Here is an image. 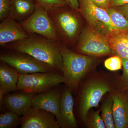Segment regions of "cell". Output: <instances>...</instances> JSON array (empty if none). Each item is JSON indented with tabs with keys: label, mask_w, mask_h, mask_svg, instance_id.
<instances>
[{
	"label": "cell",
	"mask_w": 128,
	"mask_h": 128,
	"mask_svg": "<svg viewBox=\"0 0 128 128\" xmlns=\"http://www.w3.org/2000/svg\"><path fill=\"white\" fill-rule=\"evenodd\" d=\"M2 47L31 56L63 75L62 58L59 42L42 36H33L30 34L26 39L8 44Z\"/></svg>",
	"instance_id": "obj_1"
},
{
	"label": "cell",
	"mask_w": 128,
	"mask_h": 128,
	"mask_svg": "<svg viewBox=\"0 0 128 128\" xmlns=\"http://www.w3.org/2000/svg\"><path fill=\"white\" fill-rule=\"evenodd\" d=\"M118 89L116 82L108 77L97 76L89 79L82 85L78 98V112L81 121L85 124L91 108L98 106L104 96Z\"/></svg>",
	"instance_id": "obj_2"
},
{
	"label": "cell",
	"mask_w": 128,
	"mask_h": 128,
	"mask_svg": "<svg viewBox=\"0 0 128 128\" xmlns=\"http://www.w3.org/2000/svg\"><path fill=\"white\" fill-rule=\"evenodd\" d=\"M64 83L70 90H75L86 76L95 67L96 60L92 56L75 52L60 46Z\"/></svg>",
	"instance_id": "obj_3"
},
{
	"label": "cell",
	"mask_w": 128,
	"mask_h": 128,
	"mask_svg": "<svg viewBox=\"0 0 128 128\" xmlns=\"http://www.w3.org/2000/svg\"><path fill=\"white\" fill-rule=\"evenodd\" d=\"M19 23L29 34H38L49 40L59 42V35L48 12L36 2L33 14Z\"/></svg>",
	"instance_id": "obj_4"
},
{
	"label": "cell",
	"mask_w": 128,
	"mask_h": 128,
	"mask_svg": "<svg viewBox=\"0 0 128 128\" xmlns=\"http://www.w3.org/2000/svg\"><path fill=\"white\" fill-rule=\"evenodd\" d=\"M62 83H64V76L59 73L38 72L19 74L16 90L31 94H39Z\"/></svg>",
	"instance_id": "obj_5"
},
{
	"label": "cell",
	"mask_w": 128,
	"mask_h": 128,
	"mask_svg": "<svg viewBox=\"0 0 128 128\" xmlns=\"http://www.w3.org/2000/svg\"><path fill=\"white\" fill-rule=\"evenodd\" d=\"M76 51L81 54L92 57L115 54L105 35L90 26L82 32Z\"/></svg>",
	"instance_id": "obj_6"
},
{
	"label": "cell",
	"mask_w": 128,
	"mask_h": 128,
	"mask_svg": "<svg viewBox=\"0 0 128 128\" xmlns=\"http://www.w3.org/2000/svg\"><path fill=\"white\" fill-rule=\"evenodd\" d=\"M0 60L14 68L19 74L38 72L58 73L49 66L31 56L16 51L12 50V52L2 54Z\"/></svg>",
	"instance_id": "obj_7"
},
{
	"label": "cell",
	"mask_w": 128,
	"mask_h": 128,
	"mask_svg": "<svg viewBox=\"0 0 128 128\" xmlns=\"http://www.w3.org/2000/svg\"><path fill=\"white\" fill-rule=\"evenodd\" d=\"M81 12L90 27L105 35L116 30L107 10L98 7L91 0H79Z\"/></svg>",
	"instance_id": "obj_8"
},
{
	"label": "cell",
	"mask_w": 128,
	"mask_h": 128,
	"mask_svg": "<svg viewBox=\"0 0 128 128\" xmlns=\"http://www.w3.org/2000/svg\"><path fill=\"white\" fill-rule=\"evenodd\" d=\"M64 7L48 12L58 33L64 39L72 41L75 39L80 28L78 18L71 12L65 10Z\"/></svg>",
	"instance_id": "obj_9"
},
{
	"label": "cell",
	"mask_w": 128,
	"mask_h": 128,
	"mask_svg": "<svg viewBox=\"0 0 128 128\" xmlns=\"http://www.w3.org/2000/svg\"><path fill=\"white\" fill-rule=\"evenodd\" d=\"M22 128H60L55 115L42 109L32 107L21 118Z\"/></svg>",
	"instance_id": "obj_10"
},
{
	"label": "cell",
	"mask_w": 128,
	"mask_h": 128,
	"mask_svg": "<svg viewBox=\"0 0 128 128\" xmlns=\"http://www.w3.org/2000/svg\"><path fill=\"white\" fill-rule=\"evenodd\" d=\"M57 86L34 95L32 100V107L50 112L55 115L57 120L59 117L62 92Z\"/></svg>",
	"instance_id": "obj_11"
},
{
	"label": "cell",
	"mask_w": 128,
	"mask_h": 128,
	"mask_svg": "<svg viewBox=\"0 0 128 128\" xmlns=\"http://www.w3.org/2000/svg\"><path fill=\"white\" fill-rule=\"evenodd\" d=\"M35 95L22 91L6 94L0 108L22 116L32 108V100Z\"/></svg>",
	"instance_id": "obj_12"
},
{
	"label": "cell",
	"mask_w": 128,
	"mask_h": 128,
	"mask_svg": "<svg viewBox=\"0 0 128 128\" xmlns=\"http://www.w3.org/2000/svg\"><path fill=\"white\" fill-rule=\"evenodd\" d=\"M30 35L17 21L9 17L2 21L0 24L1 46L24 40L28 38Z\"/></svg>",
	"instance_id": "obj_13"
},
{
	"label": "cell",
	"mask_w": 128,
	"mask_h": 128,
	"mask_svg": "<svg viewBox=\"0 0 128 128\" xmlns=\"http://www.w3.org/2000/svg\"><path fill=\"white\" fill-rule=\"evenodd\" d=\"M74 101L71 90L66 88L62 91L57 121L60 128H76L78 124L74 112Z\"/></svg>",
	"instance_id": "obj_14"
},
{
	"label": "cell",
	"mask_w": 128,
	"mask_h": 128,
	"mask_svg": "<svg viewBox=\"0 0 128 128\" xmlns=\"http://www.w3.org/2000/svg\"><path fill=\"white\" fill-rule=\"evenodd\" d=\"M113 116L116 128H128V99L125 92L118 89L112 93Z\"/></svg>",
	"instance_id": "obj_15"
},
{
	"label": "cell",
	"mask_w": 128,
	"mask_h": 128,
	"mask_svg": "<svg viewBox=\"0 0 128 128\" xmlns=\"http://www.w3.org/2000/svg\"><path fill=\"white\" fill-rule=\"evenodd\" d=\"M19 74L8 64L1 61L0 64V90L6 95L16 90Z\"/></svg>",
	"instance_id": "obj_16"
},
{
	"label": "cell",
	"mask_w": 128,
	"mask_h": 128,
	"mask_svg": "<svg viewBox=\"0 0 128 128\" xmlns=\"http://www.w3.org/2000/svg\"><path fill=\"white\" fill-rule=\"evenodd\" d=\"M36 4L34 0H12L8 17L19 22L25 20L33 14Z\"/></svg>",
	"instance_id": "obj_17"
},
{
	"label": "cell",
	"mask_w": 128,
	"mask_h": 128,
	"mask_svg": "<svg viewBox=\"0 0 128 128\" xmlns=\"http://www.w3.org/2000/svg\"><path fill=\"white\" fill-rule=\"evenodd\" d=\"M105 36L115 54L128 59V32L114 30Z\"/></svg>",
	"instance_id": "obj_18"
},
{
	"label": "cell",
	"mask_w": 128,
	"mask_h": 128,
	"mask_svg": "<svg viewBox=\"0 0 128 128\" xmlns=\"http://www.w3.org/2000/svg\"><path fill=\"white\" fill-rule=\"evenodd\" d=\"M112 93H110L103 101L101 109V116L106 128H115L113 111V99Z\"/></svg>",
	"instance_id": "obj_19"
},
{
	"label": "cell",
	"mask_w": 128,
	"mask_h": 128,
	"mask_svg": "<svg viewBox=\"0 0 128 128\" xmlns=\"http://www.w3.org/2000/svg\"><path fill=\"white\" fill-rule=\"evenodd\" d=\"M107 10L116 30L128 32V20L124 16L114 7H110Z\"/></svg>",
	"instance_id": "obj_20"
},
{
	"label": "cell",
	"mask_w": 128,
	"mask_h": 128,
	"mask_svg": "<svg viewBox=\"0 0 128 128\" xmlns=\"http://www.w3.org/2000/svg\"><path fill=\"white\" fill-rule=\"evenodd\" d=\"M20 116L13 112L6 111L0 115V128H15L20 124Z\"/></svg>",
	"instance_id": "obj_21"
},
{
	"label": "cell",
	"mask_w": 128,
	"mask_h": 128,
	"mask_svg": "<svg viewBox=\"0 0 128 128\" xmlns=\"http://www.w3.org/2000/svg\"><path fill=\"white\" fill-rule=\"evenodd\" d=\"M101 111V109L97 111H89L85 123L88 128H106L105 122L102 116L100 115Z\"/></svg>",
	"instance_id": "obj_22"
},
{
	"label": "cell",
	"mask_w": 128,
	"mask_h": 128,
	"mask_svg": "<svg viewBox=\"0 0 128 128\" xmlns=\"http://www.w3.org/2000/svg\"><path fill=\"white\" fill-rule=\"evenodd\" d=\"M36 2L48 12L65 7L67 3L65 0H36Z\"/></svg>",
	"instance_id": "obj_23"
},
{
	"label": "cell",
	"mask_w": 128,
	"mask_h": 128,
	"mask_svg": "<svg viewBox=\"0 0 128 128\" xmlns=\"http://www.w3.org/2000/svg\"><path fill=\"white\" fill-rule=\"evenodd\" d=\"M105 68L112 71L120 70L122 68V62L121 57L118 55L108 59L104 62Z\"/></svg>",
	"instance_id": "obj_24"
},
{
	"label": "cell",
	"mask_w": 128,
	"mask_h": 128,
	"mask_svg": "<svg viewBox=\"0 0 128 128\" xmlns=\"http://www.w3.org/2000/svg\"><path fill=\"white\" fill-rule=\"evenodd\" d=\"M12 0H0V20L2 21L9 16Z\"/></svg>",
	"instance_id": "obj_25"
},
{
	"label": "cell",
	"mask_w": 128,
	"mask_h": 128,
	"mask_svg": "<svg viewBox=\"0 0 128 128\" xmlns=\"http://www.w3.org/2000/svg\"><path fill=\"white\" fill-rule=\"evenodd\" d=\"M122 62L123 74L122 80L127 89H128V59L121 58Z\"/></svg>",
	"instance_id": "obj_26"
},
{
	"label": "cell",
	"mask_w": 128,
	"mask_h": 128,
	"mask_svg": "<svg viewBox=\"0 0 128 128\" xmlns=\"http://www.w3.org/2000/svg\"><path fill=\"white\" fill-rule=\"evenodd\" d=\"M91 1L98 7L106 10L110 8V0H91Z\"/></svg>",
	"instance_id": "obj_27"
},
{
	"label": "cell",
	"mask_w": 128,
	"mask_h": 128,
	"mask_svg": "<svg viewBox=\"0 0 128 128\" xmlns=\"http://www.w3.org/2000/svg\"><path fill=\"white\" fill-rule=\"evenodd\" d=\"M120 13L122 14L124 17L128 20V4L115 7Z\"/></svg>",
	"instance_id": "obj_28"
},
{
	"label": "cell",
	"mask_w": 128,
	"mask_h": 128,
	"mask_svg": "<svg viewBox=\"0 0 128 128\" xmlns=\"http://www.w3.org/2000/svg\"><path fill=\"white\" fill-rule=\"evenodd\" d=\"M128 4V0H110V7H116Z\"/></svg>",
	"instance_id": "obj_29"
},
{
	"label": "cell",
	"mask_w": 128,
	"mask_h": 128,
	"mask_svg": "<svg viewBox=\"0 0 128 128\" xmlns=\"http://www.w3.org/2000/svg\"><path fill=\"white\" fill-rule=\"evenodd\" d=\"M72 8L75 10H78L80 7L79 0H65Z\"/></svg>",
	"instance_id": "obj_30"
},
{
	"label": "cell",
	"mask_w": 128,
	"mask_h": 128,
	"mask_svg": "<svg viewBox=\"0 0 128 128\" xmlns=\"http://www.w3.org/2000/svg\"><path fill=\"white\" fill-rule=\"evenodd\" d=\"M126 90H126V91L125 92V93H126V96H127L128 99V89H127Z\"/></svg>",
	"instance_id": "obj_31"
},
{
	"label": "cell",
	"mask_w": 128,
	"mask_h": 128,
	"mask_svg": "<svg viewBox=\"0 0 128 128\" xmlns=\"http://www.w3.org/2000/svg\"></svg>",
	"instance_id": "obj_32"
}]
</instances>
